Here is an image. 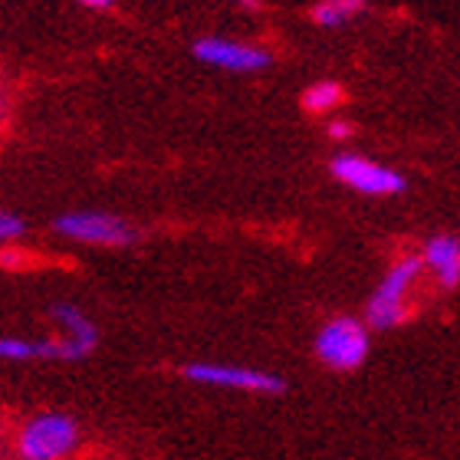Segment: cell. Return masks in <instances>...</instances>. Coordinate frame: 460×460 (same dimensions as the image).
<instances>
[{"label": "cell", "mask_w": 460, "mask_h": 460, "mask_svg": "<svg viewBox=\"0 0 460 460\" xmlns=\"http://www.w3.org/2000/svg\"><path fill=\"white\" fill-rule=\"evenodd\" d=\"M424 273V260L418 257H402L394 260L388 273L382 277V283L375 287L372 299H368V309H365V323L378 332L385 329L402 326L404 316H408V299H411L414 287Z\"/></svg>", "instance_id": "obj_1"}, {"label": "cell", "mask_w": 460, "mask_h": 460, "mask_svg": "<svg viewBox=\"0 0 460 460\" xmlns=\"http://www.w3.org/2000/svg\"><path fill=\"white\" fill-rule=\"evenodd\" d=\"M13 447L30 460H66L79 447V424L66 411H40L20 424Z\"/></svg>", "instance_id": "obj_2"}, {"label": "cell", "mask_w": 460, "mask_h": 460, "mask_svg": "<svg viewBox=\"0 0 460 460\" xmlns=\"http://www.w3.org/2000/svg\"><path fill=\"white\" fill-rule=\"evenodd\" d=\"M368 323L355 316H336L319 329L316 355L326 368L336 372H355L368 358Z\"/></svg>", "instance_id": "obj_3"}, {"label": "cell", "mask_w": 460, "mask_h": 460, "mask_svg": "<svg viewBox=\"0 0 460 460\" xmlns=\"http://www.w3.org/2000/svg\"><path fill=\"white\" fill-rule=\"evenodd\" d=\"M329 172L336 181H342L345 188H352L358 194H368V198H394L408 188L404 174H398L388 164H378L365 155L355 152H342L329 162Z\"/></svg>", "instance_id": "obj_4"}, {"label": "cell", "mask_w": 460, "mask_h": 460, "mask_svg": "<svg viewBox=\"0 0 460 460\" xmlns=\"http://www.w3.org/2000/svg\"><path fill=\"white\" fill-rule=\"evenodd\" d=\"M53 230L59 237L93 243V247H128L135 240L132 224L106 211H66L53 221Z\"/></svg>", "instance_id": "obj_5"}, {"label": "cell", "mask_w": 460, "mask_h": 460, "mask_svg": "<svg viewBox=\"0 0 460 460\" xmlns=\"http://www.w3.org/2000/svg\"><path fill=\"white\" fill-rule=\"evenodd\" d=\"M184 378L194 385H208V388H230V392L247 394H279L283 392V378L260 368H243V365L230 362H194L184 365Z\"/></svg>", "instance_id": "obj_6"}, {"label": "cell", "mask_w": 460, "mask_h": 460, "mask_svg": "<svg viewBox=\"0 0 460 460\" xmlns=\"http://www.w3.org/2000/svg\"><path fill=\"white\" fill-rule=\"evenodd\" d=\"M194 59L211 69L224 73H263L273 63V53L257 43H243V40L230 37H201L191 47Z\"/></svg>", "instance_id": "obj_7"}, {"label": "cell", "mask_w": 460, "mask_h": 460, "mask_svg": "<svg viewBox=\"0 0 460 460\" xmlns=\"http://www.w3.org/2000/svg\"><path fill=\"white\" fill-rule=\"evenodd\" d=\"M0 355L7 362H79L73 345L59 336V332L49 339H20V336L0 339Z\"/></svg>", "instance_id": "obj_8"}, {"label": "cell", "mask_w": 460, "mask_h": 460, "mask_svg": "<svg viewBox=\"0 0 460 460\" xmlns=\"http://www.w3.org/2000/svg\"><path fill=\"white\" fill-rule=\"evenodd\" d=\"M49 319L57 323L59 336L73 345L76 358L93 355V349H96V342H99V332H96V326H93V319H89L83 309L73 306V303H53V306H49Z\"/></svg>", "instance_id": "obj_9"}, {"label": "cell", "mask_w": 460, "mask_h": 460, "mask_svg": "<svg viewBox=\"0 0 460 460\" xmlns=\"http://www.w3.org/2000/svg\"><path fill=\"white\" fill-rule=\"evenodd\" d=\"M421 260H424V270H431L434 279H438L444 289L460 287V237H454V234H438V237H431L424 243Z\"/></svg>", "instance_id": "obj_10"}, {"label": "cell", "mask_w": 460, "mask_h": 460, "mask_svg": "<svg viewBox=\"0 0 460 460\" xmlns=\"http://www.w3.org/2000/svg\"><path fill=\"white\" fill-rule=\"evenodd\" d=\"M365 7H368L365 0H316L309 17L323 30H339L345 23H352L355 17H362Z\"/></svg>", "instance_id": "obj_11"}, {"label": "cell", "mask_w": 460, "mask_h": 460, "mask_svg": "<svg viewBox=\"0 0 460 460\" xmlns=\"http://www.w3.org/2000/svg\"><path fill=\"white\" fill-rule=\"evenodd\" d=\"M342 99H345V89L339 86L336 79H316V83H309L306 89H303V109L313 115H326L332 112V109L342 106Z\"/></svg>", "instance_id": "obj_12"}, {"label": "cell", "mask_w": 460, "mask_h": 460, "mask_svg": "<svg viewBox=\"0 0 460 460\" xmlns=\"http://www.w3.org/2000/svg\"><path fill=\"white\" fill-rule=\"evenodd\" d=\"M23 230H27V224H23V217H20V214L0 211V240H4V243L23 237Z\"/></svg>", "instance_id": "obj_13"}, {"label": "cell", "mask_w": 460, "mask_h": 460, "mask_svg": "<svg viewBox=\"0 0 460 460\" xmlns=\"http://www.w3.org/2000/svg\"><path fill=\"white\" fill-rule=\"evenodd\" d=\"M326 135L332 142H345V138H352V125L345 122V119H332V122L326 125Z\"/></svg>", "instance_id": "obj_14"}, {"label": "cell", "mask_w": 460, "mask_h": 460, "mask_svg": "<svg viewBox=\"0 0 460 460\" xmlns=\"http://www.w3.org/2000/svg\"><path fill=\"white\" fill-rule=\"evenodd\" d=\"M76 4L86 10H96V13H109L115 7V0H76Z\"/></svg>", "instance_id": "obj_15"}, {"label": "cell", "mask_w": 460, "mask_h": 460, "mask_svg": "<svg viewBox=\"0 0 460 460\" xmlns=\"http://www.w3.org/2000/svg\"><path fill=\"white\" fill-rule=\"evenodd\" d=\"M237 7H247V10H257L260 7V0H234Z\"/></svg>", "instance_id": "obj_16"}, {"label": "cell", "mask_w": 460, "mask_h": 460, "mask_svg": "<svg viewBox=\"0 0 460 460\" xmlns=\"http://www.w3.org/2000/svg\"><path fill=\"white\" fill-rule=\"evenodd\" d=\"M4 460H30V457H20V454H17V457H4Z\"/></svg>", "instance_id": "obj_17"}]
</instances>
